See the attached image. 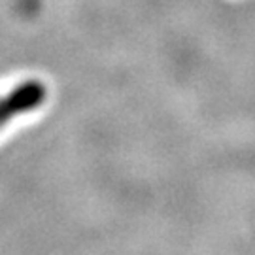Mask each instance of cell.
<instances>
[{"label":"cell","instance_id":"1","mask_svg":"<svg viewBox=\"0 0 255 255\" xmlns=\"http://www.w3.org/2000/svg\"><path fill=\"white\" fill-rule=\"evenodd\" d=\"M46 85L38 80H28L15 85L9 93L0 97V128L17 116L36 110L46 101Z\"/></svg>","mask_w":255,"mask_h":255}]
</instances>
